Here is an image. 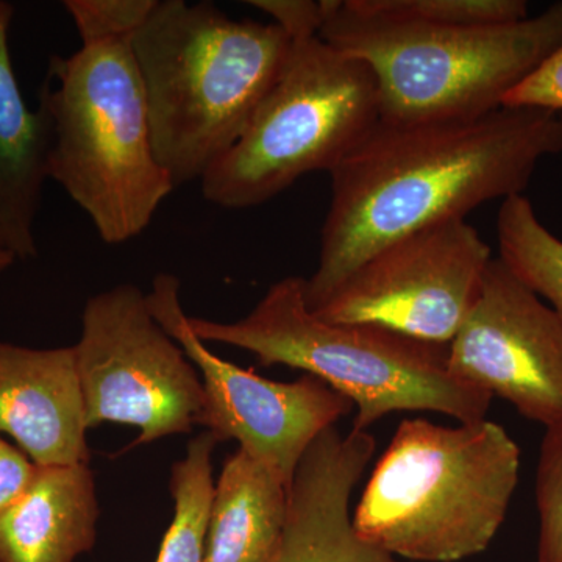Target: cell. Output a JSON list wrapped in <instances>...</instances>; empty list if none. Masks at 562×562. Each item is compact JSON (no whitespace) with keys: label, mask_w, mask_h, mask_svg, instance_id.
<instances>
[{"label":"cell","mask_w":562,"mask_h":562,"mask_svg":"<svg viewBox=\"0 0 562 562\" xmlns=\"http://www.w3.org/2000/svg\"><path fill=\"white\" fill-rule=\"evenodd\" d=\"M562 154L561 111L506 106L468 120L387 124L330 172L319 262L305 280L319 308L358 266L406 236L522 195L539 162Z\"/></svg>","instance_id":"obj_1"},{"label":"cell","mask_w":562,"mask_h":562,"mask_svg":"<svg viewBox=\"0 0 562 562\" xmlns=\"http://www.w3.org/2000/svg\"><path fill=\"white\" fill-rule=\"evenodd\" d=\"M158 161L173 187L202 180L279 79L291 38L214 3L158 0L132 36Z\"/></svg>","instance_id":"obj_2"},{"label":"cell","mask_w":562,"mask_h":562,"mask_svg":"<svg viewBox=\"0 0 562 562\" xmlns=\"http://www.w3.org/2000/svg\"><path fill=\"white\" fill-rule=\"evenodd\" d=\"M519 472V446L495 422L405 420L369 476L351 525L394 558L465 560L501 530Z\"/></svg>","instance_id":"obj_3"},{"label":"cell","mask_w":562,"mask_h":562,"mask_svg":"<svg viewBox=\"0 0 562 562\" xmlns=\"http://www.w3.org/2000/svg\"><path fill=\"white\" fill-rule=\"evenodd\" d=\"M322 13L321 38L368 66L387 124L468 120L501 109L562 44V2L483 27L379 16L349 0H322Z\"/></svg>","instance_id":"obj_4"},{"label":"cell","mask_w":562,"mask_h":562,"mask_svg":"<svg viewBox=\"0 0 562 562\" xmlns=\"http://www.w3.org/2000/svg\"><path fill=\"white\" fill-rule=\"evenodd\" d=\"M188 322L203 342L238 347L262 366L299 369L341 392L358 408L353 430L395 412H435L472 424L486 419L494 398L450 372L449 346L322 321L306 305L302 277L273 283L243 319Z\"/></svg>","instance_id":"obj_5"},{"label":"cell","mask_w":562,"mask_h":562,"mask_svg":"<svg viewBox=\"0 0 562 562\" xmlns=\"http://www.w3.org/2000/svg\"><path fill=\"white\" fill-rule=\"evenodd\" d=\"M40 109L52 125L49 179L110 246L149 227L173 187L158 161L131 40L49 60Z\"/></svg>","instance_id":"obj_6"},{"label":"cell","mask_w":562,"mask_h":562,"mask_svg":"<svg viewBox=\"0 0 562 562\" xmlns=\"http://www.w3.org/2000/svg\"><path fill=\"white\" fill-rule=\"evenodd\" d=\"M379 122V91L364 63L319 33L292 38L246 132L201 180L203 198L227 210L262 205L306 173H330Z\"/></svg>","instance_id":"obj_7"},{"label":"cell","mask_w":562,"mask_h":562,"mask_svg":"<svg viewBox=\"0 0 562 562\" xmlns=\"http://www.w3.org/2000/svg\"><path fill=\"white\" fill-rule=\"evenodd\" d=\"M72 347L88 430L105 422L138 427L133 449L199 425L205 391L198 368L135 284L88 299Z\"/></svg>","instance_id":"obj_8"},{"label":"cell","mask_w":562,"mask_h":562,"mask_svg":"<svg viewBox=\"0 0 562 562\" xmlns=\"http://www.w3.org/2000/svg\"><path fill=\"white\" fill-rule=\"evenodd\" d=\"M491 247L465 220L446 222L376 251L314 314L450 346L479 301Z\"/></svg>","instance_id":"obj_9"},{"label":"cell","mask_w":562,"mask_h":562,"mask_svg":"<svg viewBox=\"0 0 562 562\" xmlns=\"http://www.w3.org/2000/svg\"><path fill=\"white\" fill-rule=\"evenodd\" d=\"M158 325L176 339L202 375L205 405L199 427L279 473L291 486L295 469L314 439L355 408L341 392L303 373L295 382L265 379L216 357L191 330L181 308L180 280L158 273L146 294Z\"/></svg>","instance_id":"obj_10"},{"label":"cell","mask_w":562,"mask_h":562,"mask_svg":"<svg viewBox=\"0 0 562 562\" xmlns=\"http://www.w3.org/2000/svg\"><path fill=\"white\" fill-rule=\"evenodd\" d=\"M450 372L543 427L562 422V322L494 258L479 301L449 346Z\"/></svg>","instance_id":"obj_11"},{"label":"cell","mask_w":562,"mask_h":562,"mask_svg":"<svg viewBox=\"0 0 562 562\" xmlns=\"http://www.w3.org/2000/svg\"><path fill=\"white\" fill-rule=\"evenodd\" d=\"M375 439L330 427L303 454L290 487L286 527L272 562H398L353 530L350 498L375 453Z\"/></svg>","instance_id":"obj_12"},{"label":"cell","mask_w":562,"mask_h":562,"mask_svg":"<svg viewBox=\"0 0 562 562\" xmlns=\"http://www.w3.org/2000/svg\"><path fill=\"white\" fill-rule=\"evenodd\" d=\"M74 347L0 341V435L40 468L90 464Z\"/></svg>","instance_id":"obj_13"},{"label":"cell","mask_w":562,"mask_h":562,"mask_svg":"<svg viewBox=\"0 0 562 562\" xmlns=\"http://www.w3.org/2000/svg\"><path fill=\"white\" fill-rule=\"evenodd\" d=\"M14 7L0 0V249L16 260L38 257L35 222L49 180L52 125L24 101L10 54Z\"/></svg>","instance_id":"obj_14"},{"label":"cell","mask_w":562,"mask_h":562,"mask_svg":"<svg viewBox=\"0 0 562 562\" xmlns=\"http://www.w3.org/2000/svg\"><path fill=\"white\" fill-rule=\"evenodd\" d=\"M90 464L36 465L29 490L0 514V562H74L98 538Z\"/></svg>","instance_id":"obj_15"},{"label":"cell","mask_w":562,"mask_h":562,"mask_svg":"<svg viewBox=\"0 0 562 562\" xmlns=\"http://www.w3.org/2000/svg\"><path fill=\"white\" fill-rule=\"evenodd\" d=\"M290 487L238 449L214 484L203 562H272L286 527Z\"/></svg>","instance_id":"obj_16"},{"label":"cell","mask_w":562,"mask_h":562,"mask_svg":"<svg viewBox=\"0 0 562 562\" xmlns=\"http://www.w3.org/2000/svg\"><path fill=\"white\" fill-rule=\"evenodd\" d=\"M220 439L205 431L188 443L183 460L172 465V522L162 538L157 562L205 561L211 503L214 497L213 453Z\"/></svg>","instance_id":"obj_17"},{"label":"cell","mask_w":562,"mask_h":562,"mask_svg":"<svg viewBox=\"0 0 562 562\" xmlns=\"http://www.w3.org/2000/svg\"><path fill=\"white\" fill-rule=\"evenodd\" d=\"M497 241L498 258L549 302L562 322V239L542 224L527 195H514L502 202Z\"/></svg>","instance_id":"obj_18"},{"label":"cell","mask_w":562,"mask_h":562,"mask_svg":"<svg viewBox=\"0 0 562 562\" xmlns=\"http://www.w3.org/2000/svg\"><path fill=\"white\" fill-rule=\"evenodd\" d=\"M349 3L364 13L452 27L512 24L530 16L524 0H349Z\"/></svg>","instance_id":"obj_19"},{"label":"cell","mask_w":562,"mask_h":562,"mask_svg":"<svg viewBox=\"0 0 562 562\" xmlns=\"http://www.w3.org/2000/svg\"><path fill=\"white\" fill-rule=\"evenodd\" d=\"M538 561L562 562V422L546 428L536 471Z\"/></svg>","instance_id":"obj_20"},{"label":"cell","mask_w":562,"mask_h":562,"mask_svg":"<svg viewBox=\"0 0 562 562\" xmlns=\"http://www.w3.org/2000/svg\"><path fill=\"white\" fill-rule=\"evenodd\" d=\"M158 0H65L81 46L132 40L154 13Z\"/></svg>","instance_id":"obj_21"},{"label":"cell","mask_w":562,"mask_h":562,"mask_svg":"<svg viewBox=\"0 0 562 562\" xmlns=\"http://www.w3.org/2000/svg\"><path fill=\"white\" fill-rule=\"evenodd\" d=\"M503 105L531 106L562 113V44L519 87L506 95Z\"/></svg>","instance_id":"obj_22"},{"label":"cell","mask_w":562,"mask_h":562,"mask_svg":"<svg viewBox=\"0 0 562 562\" xmlns=\"http://www.w3.org/2000/svg\"><path fill=\"white\" fill-rule=\"evenodd\" d=\"M249 5L268 14L291 40L316 35L324 20L322 0H250Z\"/></svg>","instance_id":"obj_23"},{"label":"cell","mask_w":562,"mask_h":562,"mask_svg":"<svg viewBox=\"0 0 562 562\" xmlns=\"http://www.w3.org/2000/svg\"><path fill=\"white\" fill-rule=\"evenodd\" d=\"M35 473V462L0 435V514L20 501Z\"/></svg>","instance_id":"obj_24"},{"label":"cell","mask_w":562,"mask_h":562,"mask_svg":"<svg viewBox=\"0 0 562 562\" xmlns=\"http://www.w3.org/2000/svg\"><path fill=\"white\" fill-rule=\"evenodd\" d=\"M14 261H16V258H14L13 255L0 249V272L7 271L10 266L14 265Z\"/></svg>","instance_id":"obj_25"}]
</instances>
